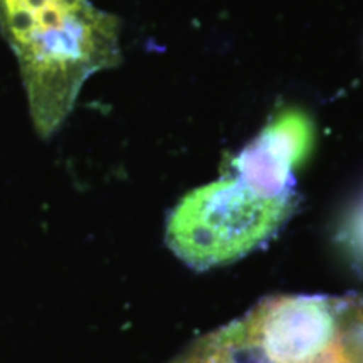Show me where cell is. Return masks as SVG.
Instances as JSON below:
<instances>
[{
  "label": "cell",
  "mask_w": 363,
  "mask_h": 363,
  "mask_svg": "<svg viewBox=\"0 0 363 363\" xmlns=\"http://www.w3.org/2000/svg\"><path fill=\"white\" fill-rule=\"evenodd\" d=\"M170 363H363V298L267 296Z\"/></svg>",
  "instance_id": "cell-2"
},
{
  "label": "cell",
  "mask_w": 363,
  "mask_h": 363,
  "mask_svg": "<svg viewBox=\"0 0 363 363\" xmlns=\"http://www.w3.org/2000/svg\"><path fill=\"white\" fill-rule=\"evenodd\" d=\"M0 30L43 138L61 128L91 76L121 62L120 19L91 0H0Z\"/></svg>",
  "instance_id": "cell-1"
},
{
  "label": "cell",
  "mask_w": 363,
  "mask_h": 363,
  "mask_svg": "<svg viewBox=\"0 0 363 363\" xmlns=\"http://www.w3.org/2000/svg\"><path fill=\"white\" fill-rule=\"evenodd\" d=\"M350 235L352 242H355V246L363 251V206L360 211L357 212V216L353 217L350 224Z\"/></svg>",
  "instance_id": "cell-4"
},
{
  "label": "cell",
  "mask_w": 363,
  "mask_h": 363,
  "mask_svg": "<svg viewBox=\"0 0 363 363\" xmlns=\"http://www.w3.org/2000/svg\"><path fill=\"white\" fill-rule=\"evenodd\" d=\"M296 206L298 195H276L227 169L177 203L167 220V246L194 269L230 264L267 242Z\"/></svg>",
  "instance_id": "cell-3"
}]
</instances>
